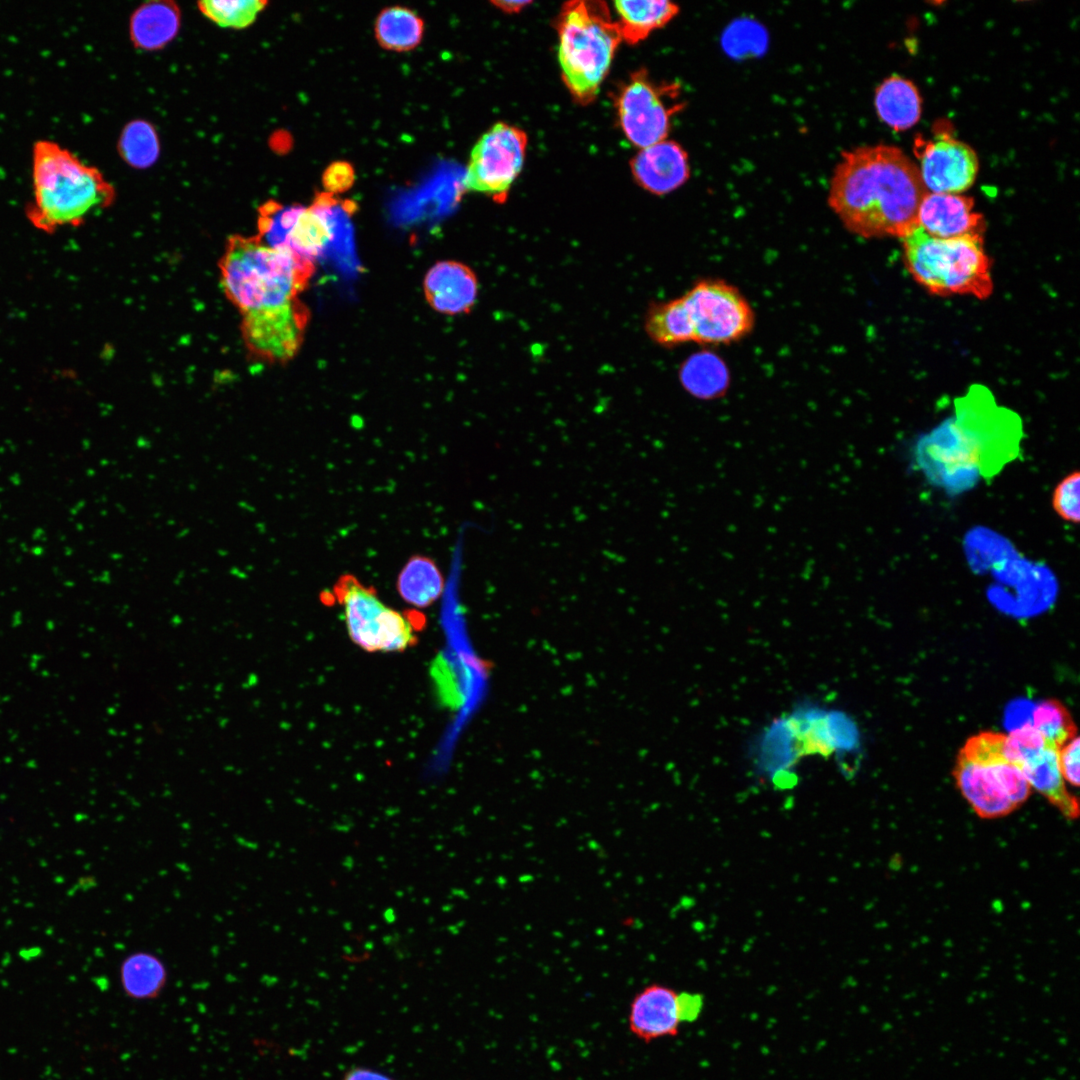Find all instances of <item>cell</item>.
<instances>
[{
	"label": "cell",
	"mask_w": 1080,
	"mask_h": 1080,
	"mask_svg": "<svg viewBox=\"0 0 1080 1080\" xmlns=\"http://www.w3.org/2000/svg\"><path fill=\"white\" fill-rule=\"evenodd\" d=\"M917 155L920 175L926 189L935 193L959 194L974 182L978 159L964 142L945 134L934 140H919Z\"/></svg>",
	"instance_id": "13"
},
{
	"label": "cell",
	"mask_w": 1080,
	"mask_h": 1080,
	"mask_svg": "<svg viewBox=\"0 0 1080 1080\" xmlns=\"http://www.w3.org/2000/svg\"><path fill=\"white\" fill-rule=\"evenodd\" d=\"M1054 511L1065 521H1080V472L1075 470L1063 478L1052 495Z\"/></svg>",
	"instance_id": "30"
},
{
	"label": "cell",
	"mask_w": 1080,
	"mask_h": 1080,
	"mask_svg": "<svg viewBox=\"0 0 1080 1080\" xmlns=\"http://www.w3.org/2000/svg\"><path fill=\"white\" fill-rule=\"evenodd\" d=\"M1030 723L1040 733L1045 744L1056 749L1078 735L1069 710L1057 699H1046L1035 705Z\"/></svg>",
	"instance_id": "28"
},
{
	"label": "cell",
	"mask_w": 1080,
	"mask_h": 1080,
	"mask_svg": "<svg viewBox=\"0 0 1080 1080\" xmlns=\"http://www.w3.org/2000/svg\"><path fill=\"white\" fill-rule=\"evenodd\" d=\"M341 1080H396L386 1073L379 1070L365 1067V1066H353L345 1071Z\"/></svg>",
	"instance_id": "35"
},
{
	"label": "cell",
	"mask_w": 1080,
	"mask_h": 1080,
	"mask_svg": "<svg viewBox=\"0 0 1080 1080\" xmlns=\"http://www.w3.org/2000/svg\"><path fill=\"white\" fill-rule=\"evenodd\" d=\"M1045 745L1044 739L1030 722L1006 734L1007 757L1020 766L1023 761L1040 752Z\"/></svg>",
	"instance_id": "31"
},
{
	"label": "cell",
	"mask_w": 1080,
	"mask_h": 1080,
	"mask_svg": "<svg viewBox=\"0 0 1080 1080\" xmlns=\"http://www.w3.org/2000/svg\"><path fill=\"white\" fill-rule=\"evenodd\" d=\"M118 149L122 159L131 167L149 168L160 155L158 134L148 121L133 120L124 127Z\"/></svg>",
	"instance_id": "27"
},
{
	"label": "cell",
	"mask_w": 1080,
	"mask_h": 1080,
	"mask_svg": "<svg viewBox=\"0 0 1080 1080\" xmlns=\"http://www.w3.org/2000/svg\"><path fill=\"white\" fill-rule=\"evenodd\" d=\"M679 992L652 984L635 995L629 1012V1029L640 1040L649 1043L662 1037H673L682 1023L678 1005Z\"/></svg>",
	"instance_id": "17"
},
{
	"label": "cell",
	"mask_w": 1080,
	"mask_h": 1080,
	"mask_svg": "<svg viewBox=\"0 0 1080 1080\" xmlns=\"http://www.w3.org/2000/svg\"><path fill=\"white\" fill-rule=\"evenodd\" d=\"M678 1005L681 1022H693L702 1011L703 997L698 993L680 992Z\"/></svg>",
	"instance_id": "34"
},
{
	"label": "cell",
	"mask_w": 1080,
	"mask_h": 1080,
	"mask_svg": "<svg viewBox=\"0 0 1080 1080\" xmlns=\"http://www.w3.org/2000/svg\"><path fill=\"white\" fill-rule=\"evenodd\" d=\"M1058 750L1045 745L1040 752L1023 761L1021 767L1031 789L1045 797L1065 818L1073 820L1079 815L1078 800L1069 792L1062 777Z\"/></svg>",
	"instance_id": "18"
},
{
	"label": "cell",
	"mask_w": 1080,
	"mask_h": 1080,
	"mask_svg": "<svg viewBox=\"0 0 1080 1080\" xmlns=\"http://www.w3.org/2000/svg\"><path fill=\"white\" fill-rule=\"evenodd\" d=\"M337 202L320 194L311 205L264 203L258 210L257 237L267 246L316 264L336 237Z\"/></svg>",
	"instance_id": "8"
},
{
	"label": "cell",
	"mask_w": 1080,
	"mask_h": 1080,
	"mask_svg": "<svg viewBox=\"0 0 1080 1080\" xmlns=\"http://www.w3.org/2000/svg\"><path fill=\"white\" fill-rule=\"evenodd\" d=\"M527 134L504 122L495 123L473 146L463 186L504 202L525 159Z\"/></svg>",
	"instance_id": "11"
},
{
	"label": "cell",
	"mask_w": 1080,
	"mask_h": 1080,
	"mask_svg": "<svg viewBox=\"0 0 1080 1080\" xmlns=\"http://www.w3.org/2000/svg\"><path fill=\"white\" fill-rule=\"evenodd\" d=\"M901 240L906 269L929 293L991 296L992 264L982 235L938 238L917 225Z\"/></svg>",
	"instance_id": "5"
},
{
	"label": "cell",
	"mask_w": 1080,
	"mask_h": 1080,
	"mask_svg": "<svg viewBox=\"0 0 1080 1080\" xmlns=\"http://www.w3.org/2000/svg\"><path fill=\"white\" fill-rule=\"evenodd\" d=\"M874 103L880 119L895 130L912 127L921 115V98L916 86L898 75L886 78L877 87Z\"/></svg>",
	"instance_id": "21"
},
{
	"label": "cell",
	"mask_w": 1080,
	"mask_h": 1080,
	"mask_svg": "<svg viewBox=\"0 0 1080 1080\" xmlns=\"http://www.w3.org/2000/svg\"><path fill=\"white\" fill-rule=\"evenodd\" d=\"M478 279L466 264L456 260L434 263L426 272L423 292L429 306L445 315L470 313L478 296Z\"/></svg>",
	"instance_id": "14"
},
{
	"label": "cell",
	"mask_w": 1080,
	"mask_h": 1080,
	"mask_svg": "<svg viewBox=\"0 0 1080 1080\" xmlns=\"http://www.w3.org/2000/svg\"><path fill=\"white\" fill-rule=\"evenodd\" d=\"M32 188L26 216L46 233L80 226L115 199L114 187L96 167L50 139L33 144Z\"/></svg>",
	"instance_id": "2"
},
{
	"label": "cell",
	"mask_w": 1080,
	"mask_h": 1080,
	"mask_svg": "<svg viewBox=\"0 0 1080 1080\" xmlns=\"http://www.w3.org/2000/svg\"><path fill=\"white\" fill-rule=\"evenodd\" d=\"M354 180V168L346 161L333 162L322 175L323 187L331 195L347 191L352 187Z\"/></svg>",
	"instance_id": "32"
},
{
	"label": "cell",
	"mask_w": 1080,
	"mask_h": 1080,
	"mask_svg": "<svg viewBox=\"0 0 1080 1080\" xmlns=\"http://www.w3.org/2000/svg\"><path fill=\"white\" fill-rule=\"evenodd\" d=\"M682 298L691 323L693 342L728 345L747 336L754 327L751 305L738 288L724 280H700Z\"/></svg>",
	"instance_id": "9"
},
{
	"label": "cell",
	"mask_w": 1080,
	"mask_h": 1080,
	"mask_svg": "<svg viewBox=\"0 0 1080 1080\" xmlns=\"http://www.w3.org/2000/svg\"><path fill=\"white\" fill-rule=\"evenodd\" d=\"M423 19L412 9L392 6L383 9L375 22V37L385 49L404 52L414 49L423 38Z\"/></svg>",
	"instance_id": "25"
},
{
	"label": "cell",
	"mask_w": 1080,
	"mask_h": 1080,
	"mask_svg": "<svg viewBox=\"0 0 1080 1080\" xmlns=\"http://www.w3.org/2000/svg\"><path fill=\"white\" fill-rule=\"evenodd\" d=\"M614 7L622 40L631 45L664 27L679 12V6L667 0L616 1Z\"/></svg>",
	"instance_id": "22"
},
{
	"label": "cell",
	"mask_w": 1080,
	"mask_h": 1080,
	"mask_svg": "<svg viewBox=\"0 0 1080 1080\" xmlns=\"http://www.w3.org/2000/svg\"><path fill=\"white\" fill-rule=\"evenodd\" d=\"M926 193L916 164L901 149L878 144L841 154L827 200L848 231L864 238L901 239L918 225Z\"/></svg>",
	"instance_id": "1"
},
{
	"label": "cell",
	"mask_w": 1080,
	"mask_h": 1080,
	"mask_svg": "<svg viewBox=\"0 0 1080 1080\" xmlns=\"http://www.w3.org/2000/svg\"><path fill=\"white\" fill-rule=\"evenodd\" d=\"M180 10L172 1H150L138 7L130 19V38L136 48L158 50L177 35Z\"/></svg>",
	"instance_id": "19"
},
{
	"label": "cell",
	"mask_w": 1080,
	"mask_h": 1080,
	"mask_svg": "<svg viewBox=\"0 0 1080 1080\" xmlns=\"http://www.w3.org/2000/svg\"><path fill=\"white\" fill-rule=\"evenodd\" d=\"M263 0H207L198 2L200 12L224 28L243 29L253 24L265 8Z\"/></svg>",
	"instance_id": "29"
},
{
	"label": "cell",
	"mask_w": 1080,
	"mask_h": 1080,
	"mask_svg": "<svg viewBox=\"0 0 1080 1080\" xmlns=\"http://www.w3.org/2000/svg\"><path fill=\"white\" fill-rule=\"evenodd\" d=\"M396 588L407 604L423 609L441 597L444 578L434 560L423 555H414L401 569Z\"/></svg>",
	"instance_id": "24"
},
{
	"label": "cell",
	"mask_w": 1080,
	"mask_h": 1080,
	"mask_svg": "<svg viewBox=\"0 0 1080 1080\" xmlns=\"http://www.w3.org/2000/svg\"><path fill=\"white\" fill-rule=\"evenodd\" d=\"M1006 734L981 731L960 748L953 769L956 785L977 816L1005 817L1022 806L1031 787L1022 767L1007 757Z\"/></svg>",
	"instance_id": "6"
},
{
	"label": "cell",
	"mask_w": 1080,
	"mask_h": 1080,
	"mask_svg": "<svg viewBox=\"0 0 1080 1080\" xmlns=\"http://www.w3.org/2000/svg\"><path fill=\"white\" fill-rule=\"evenodd\" d=\"M310 319L309 307L296 298L274 308L241 316L240 332L253 357L270 364H286L299 353Z\"/></svg>",
	"instance_id": "12"
},
{
	"label": "cell",
	"mask_w": 1080,
	"mask_h": 1080,
	"mask_svg": "<svg viewBox=\"0 0 1080 1080\" xmlns=\"http://www.w3.org/2000/svg\"><path fill=\"white\" fill-rule=\"evenodd\" d=\"M120 986L127 998L150 1001L158 998L168 982L165 963L149 951L128 954L119 967Z\"/></svg>",
	"instance_id": "20"
},
{
	"label": "cell",
	"mask_w": 1080,
	"mask_h": 1080,
	"mask_svg": "<svg viewBox=\"0 0 1080 1080\" xmlns=\"http://www.w3.org/2000/svg\"><path fill=\"white\" fill-rule=\"evenodd\" d=\"M680 381L694 398L712 401L727 393L730 376L726 364L719 356L702 351L693 354L682 364Z\"/></svg>",
	"instance_id": "23"
},
{
	"label": "cell",
	"mask_w": 1080,
	"mask_h": 1080,
	"mask_svg": "<svg viewBox=\"0 0 1080 1080\" xmlns=\"http://www.w3.org/2000/svg\"><path fill=\"white\" fill-rule=\"evenodd\" d=\"M556 28L563 82L576 102L587 105L596 98L622 41L618 24L605 2L575 0L563 4Z\"/></svg>",
	"instance_id": "4"
},
{
	"label": "cell",
	"mask_w": 1080,
	"mask_h": 1080,
	"mask_svg": "<svg viewBox=\"0 0 1080 1080\" xmlns=\"http://www.w3.org/2000/svg\"><path fill=\"white\" fill-rule=\"evenodd\" d=\"M636 182L655 195L670 193L689 179L686 150L673 140H663L639 150L630 162Z\"/></svg>",
	"instance_id": "15"
},
{
	"label": "cell",
	"mask_w": 1080,
	"mask_h": 1080,
	"mask_svg": "<svg viewBox=\"0 0 1080 1080\" xmlns=\"http://www.w3.org/2000/svg\"><path fill=\"white\" fill-rule=\"evenodd\" d=\"M226 297L241 316L299 298L309 286L316 264L264 244L256 235H232L219 261Z\"/></svg>",
	"instance_id": "3"
},
{
	"label": "cell",
	"mask_w": 1080,
	"mask_h": 1080,
	"mask_svg": "<svg viewBox=\"0 0 1080 1080\" xmlns=\"http://www.w3.org/2000/svg\"><path fill=\"white\" fill-rule=\"evenodd\" d=\"M645 330L651 340L664 347L693 342L692 327L682 296L651 306L645 320Z\"/></svg>",
	"instance_id": "26"
},
{
	"label": "cell",
	"mask_w": 1080,
	"mask_h": 1080,
	"mask_svg": "<svg viewBox=\"0 0 1080 1080\" xmlns=\"http://www.w3.org/2000/svg\"><path fill=\"white\" fill-rule=\"evenodd\" d=\"M350 639L367 652H403L416 645L423 627L408 613L384 604L373 587L355 576L342 575L333 587Z\"/></svg>",
	"instance_id": "7"
},
{
	"label": "cell",
	"mask_w": 1080,
	"mask_h": 1080,
	"mask_svg": "<svg viewBox=\"0 0 1080 1080\" xmlns=\"http://www.w3.org/2000/svg\"><path fill=\"white\" fill-rule=\"evenodd\" d=\"M491 3L504 13L517 14L522 11L526 6L531 4V1L496 0L492 1Z\"/></svg>",
	"instance_id": "36"
},
{
	"label": "cell",
	"mask_w": 1080,
	"mask_h": 1080,
	"mask_svg": "<svg viewBox=\"0 0 1080 1080\" xmlns=\"http://www.w3.org/2000/svg\"><path fill=\"white\" fill-rule=\"evenodd\" d=\"M973 206L974 201L968 196L927 192L918 209V226L938 238L983 236L984 218L973 211Z\"/></svg>",
	"instance_id": "16"
},
{
	"label": "cell",
	"mask_w": 1080,
	"mask_h": 1080,
	"mask_svg": "<svg viewBox=\"0 0 1080 1080\" xmlns=\"http://www.w3.org/2000/svg\"><path fill=\"white\" fill-rule=\"evenodd\" d=\"M679 85L656 83L646 70L633 72L615 97L619 125L626 138L640 149L663 141L671 116L680 111Z\"/></svg>",
	"instance_id": "10"
},
{
	"label": "cell",
	"mask_w": 1080,
	"mask_h": 1080,
	"mask_svg": "<svg viewBox=\"0 0 1080 1080\" xmlns=\"http://www.w3.org/2000/svg\"><path fill=\"white\" fill-rule=\"evenodd\" d=\"M1079 736H1075L1058 750V763L1063 779L1067 784L1078 787L1079 780Z\"/></svg>",
	"instance_id": "33"
}]
</instances>
